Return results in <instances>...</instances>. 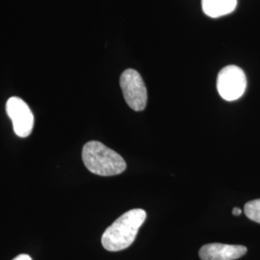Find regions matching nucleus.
<instances>
[{
  "instance_id": "1a4fd4ad",
  "label": "nucleus",
  "mask_w": 260,
  "mask_h": 260,
  "mask_svg": "<svg viewBox=\"0 0 260 260\" xmlns=\"http://www.w3.org/2000/svg\"><path fill=\"white\" fill-rule=\"evenodd\" d=\"M13 260H33L31 258L30 255L28 254H19L18 256H16Z\"/></svg>"
},
{
  "instance_id": "20e7f679",
  "label": "nucleus",
  "mask_w": 260,
  "mask_h": 260,
  "mask_svg": "<svg viewBox=\"0 0 260 260\" xmlns=\"http://www.w3.org/2000/svg\"><path fill=\"white\" fill-rule=\"evenodd\" d=\"M247 88V78L237 66H228L221 70L217 78V90L226 102L240 99Z\"/></svg>"
},
{
  "instance_id": "423d86ee",
  "label": "nucleus",
  "mask_w": 260,
  "mask_h": 260,
  "mask_svg": "<svg viewBox=\"0 0 260 260\" xmlns=\"http://www.w3.org/2000/svg\"><path fill=\"white\" fill-rule=\"evenodd\" d=\"M246 252L245 246L212 243L203 246L199 255L202 260H235L242 257Z\"/></svg>"
},
{
  "instance_id": "f257e3e1",
  "label": "nucleus",
  "mask_w": 260,
  "mask_h": 260,
  "mask_svg": "<svg viewBox=\"0 0 260 260\" xmlns=\"http://www.w3.org/2000/svg\"><path fill=\"white\" fill-rule=\"evenodd\" d=\"M147 212L136 208L122 214L104 232L102 237L103 248L109 251L125 250L135 240L140 228L146 221Z\"/></svg>"
},
{
  "instance_id": "6e6552de",
  "label": "nucleus",
  "mask_w": 260,
  "mask_h": 260,
  "mask_svg": "<svg viewBox=\"0 0 260 260\" xmlns=\"http://www.w3.org/2000/svg\"><path fill=\"white\" fill-rule=\"evenodd\" d=\"M244 212L250 220L260 223V199L248 202L244 207Z\"/></svg>"
},
{
  "instance_id": "0eeeda50",
  "label": "nucleus",
  "mask_w": 260,
  "mask_h": 260,
  "mask_svg": "<svg viewBox=\"0 0 260 260\" xmlns=\"http://www.w3.org/2000/svg\"><path fill=\"white\" fill-rule=\"evenodd\" d=\"M205 15L210 18H219L233 13L237 6V0H202Z\"/></svg>"
},
{
  "instance_id": "7ed1b4c3",
  "label": "nucleus",
  "mask_w": 260,
  "mask_h": 260,
  "mask_svg": "<svg viewBox=\"0 0 260 260\" xmlns=\"http://www.w3.org/2000/svg\"><path fill=\"white\" fill-rule=\"evenodd\" d=\"M120 85L130 108L134 111H143L148 103V92L139 73L132 69L124 71L120 78Z\"/></svg>"
},
{
  "instance_id": "9d476101",
  "label": "nucleus",
  "mask_w": 260,
  "mask_h": 260,
  "mask_svg": "<svg viewBox=\"0 0 260 260\" xmlns=\"http://www.w3.org/2000/svg\"><path fill=\"white\" fill-rule=\"evenodd\" d=\"M242 210L240 208H238V207H235V208H233V215H235V216H239V215H241Z\"/></svg>"
},
{
  "instance_id": "39448f33",
  "label": "nucleus",
  "mask_w": 260,
  "mask_h": 260,
  "mask_svg": "<svg viewBox=\"0 0 260 260\" xmlns=\"http://www.w3.org/2000/svg\"><path fill=\"white\" fill-rule=\"evenodd\" d=\"M6 111L15 133L21 138L28 137L34 126V116L26 103L18 96H12L6 103Z\"/></svg>"
},
{
  "instance_id": "f03ea898",
  "label": "nucleus",
  "mask_w": 260,
  "mask_h": 260,
  "mask_svg": "<svg viewBox=\"0 0 260 260\" xmlns=\"http://www.w3.org/2000/svg\"><path fill=\"white\" fill-rule=\"evenodd\" d=\"M82 160L91 173L102 177L117 176L126 169V163L119 153L98 141L85 144Z\"/></svg>"
}]
</instances>
